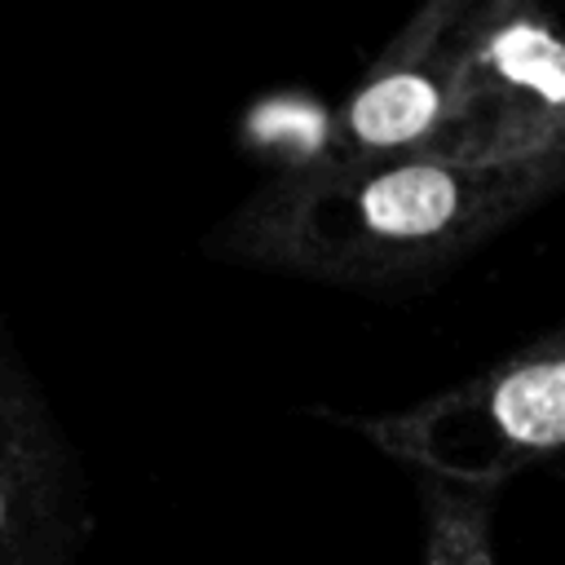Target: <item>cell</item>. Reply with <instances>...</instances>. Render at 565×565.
Masks as SVG:
<instances>
[{
  "label": "cell",
  "mask_w": 565,
  "mask_h": 565,
  "mask_svg": "<svg viewBox=\"0 0 565 565\" xmlns=\"http://www.w3.org/2000/svg\"><path fill=\"white\" fill-rule=\"evenodd\" d=\"M565 190V168H494L433 150L300 159L230 221L256 269L340 287L433 278Z\"/></svg>",
  "instance_id": "1"
},
{
  "label": "cell",
  "mask_w": 565,
  "mask_h": 565,
  "mask_svg": "<svg viewBox=\"0 0 565 565\" xmlns=\"http://www.w3.org/2000/svg\"><path fill=\"white\" fill-rule=\"evenodd\" d=\"M349 424L411 472L499 490L565 450V322L424 402Z\"/></svg>",
  "instance_id": "2"
},
{
  "label": "cell",
  "mask_w": 565,
  "mask_h": 565,
  "mask_svg": "<svg viewBox=\"0 0 565 565\" xmlns=\"http://www.w3.org/2000/svg\"><path fill=\"white\" fill-rule=\"evenodd\" d=\"M433 154L565 168V31L547 0H486Z\"/></svg>",
  "instance_id": "3"
},
{
  "label": "cell",
  "mask_w": 565,
  "mask_h": 565,
  "mask_svg": "<svg viewBox=\"0 0 565 565\" xmlns=\"http://www.w3.org/2000/svg\"><path fill=\"white\" fill-rule=\"evenodd\" d=\"M481 9L486 0H424L353 79L309 159L428 150L455 97Z\"/></svg>",
  "instance_id": "4"
},
{
  "label": "cell",
  "mask_w": 565,
  "mask_h": 565,
  "mask_svg": "<svg viewBox=\"0 0 565 565\" xmlns=\"http://www.w3.org/2000/svg\"><path fill=\"white\" fill-rule=\"evenodd\" d=\"M419 490V565H499L494 486L415 472Z\"/></svg>",
  "instance_id": "5"
}]
</instances>
